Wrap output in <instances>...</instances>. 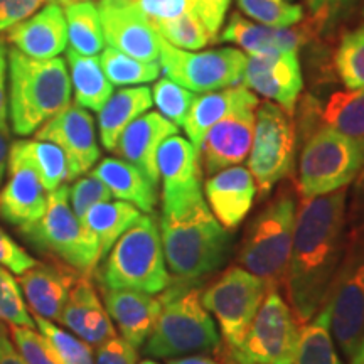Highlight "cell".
Listing matches in <instances>:
<instances>
[{
	"mask_svg": "<svg viewBox=\"0 0 364 364\" xmlns=\"http://www.w3.org/2000/svg\"><path fill=\"white\" fill-rule=\"evenodd\" d=\"M201 289L179 292L169 285L162 295V309L152 332L144 343V354L157 359H174L199 353H218L221 336L201 304Z\"/></svg>",
	"mask_w": 364,
	"mask_h": 364,
	"instance_id": "8992f818",
	"label": "cell"
},
{
	"mask_svg": "<svg viewBox=\"0 0 364 364\" xmlns=\"http://www.w3.org/2000/svg\"><path fill=\"white\" fill-rule=\"evenodd\" d=\"M322 124L364 145V88L338 91L321 110Z\"/></svg>",
	"mask_w": 364,
	"mask_h": 364,
	"instance_id": "e575fe53",
	"label": "cell"
},
{
	"mask_svg": "<svg viewBox=\"0 0 364 364\" xmlns=\"http://www.w3.org/2000/svg\"><path fill=\"white\" fill-rule=\"evenodd\" d=\"M349 361H351V364H364V336H363L361 343H359L358 351L354 353V356L349 359Z\"/></svg>",
	"mask_w": 364,
	"mask_h": 364,
	"instance_id": "9f6ffc18",
	"label": "cell"
},
{
	"mask_svg": "<svg viewBox=\"0 0 364 364\" xmlns=\"http://www.w3.org/2000/svg\"><path fill=\"white\" fill-rule=\"evenodd\" d=\"M348 188L300 198L285 277L289 306L300 326L321 311L346 248Z\"/></svg>",
	"mask_w": 364,
	"mask_h": 364,
	"instance_id": "6da1fadb",
	"label": "cell"
},
{
	"mask_svg": "<svg viewBox=\"0 0 364 364\" xmlns=\"http://www.w3.org/2000/svg\"><path fill=\"white\" fill-rule=\"evenodd\" d=\"M292 364H343L331 332L329 311L322 306L316 316L300 326Z\"/></svg>",
	"mask_w": 364,
	"mask_h": 364,
	"instance_id": "1f68e13d",
	"label": "cell"
},
{
	"mask_svg": "<svg viewBox=\"0 0 364 364\" xmlns=\"http://www.w3.org/2000/svg\"><path fill=\"white\" fill-rule=\"evenodd\" d=\"M136 364H161V363L154 361V359H144V361H140V363H136Z\"/></svg>",
	"mask_w": 364,
	"mask_h": 364,
	"instance_id": "91938a15",
	"label": "cell"
},
{
	"mask_svg": "<svg viewBox=\"0 0 364 364\" xmlns=\"http://www.w3.org/2000/svg\"><path fill=\"white\" fill-rule=\"evenodd\" d=\"M321 103L306 97L299 107V198H314L348 188L364 167V145L322 124Z\"/></svg>",
	"mask_w": 364,
	"mask_h": 364,
	"instance_id": "7a4b0ae2",
	"label": "cell"
},
{
	"mask_svg": "<svg viewBox=\"0 0 364 364\" xmlns=\"http://www.w3.org/2000/svg\"><path fill=\"white\" fill-rule=\"evenodd\" d=\"M34 322L41 334L53 346L63 364H95L91 346L81 341L78 336L61 329L49 318L34 316Z\"/></svg>",
	"mask_w": 364,
	"mask_h": 364,
	"instance_id": "ab89813d",
	"label": "cell"
},
{
	"mask_svg": "<svg viewBox=\"0 0 364 364\" xmlns=\"http://www.w3.org/2000/svg\"><path fill=\"white\" fill-rule=\"evenodd\" d=\"M90 174L98 177L110 189L112 198L125 201L150 215L157 206V188L144 172L124 159L107 157L91 169Z\"/></svg>",
	"mask_w": 364,
	"mask_h": 364,
	"instance_id": "83f0119b",
	"label": "cell"
},
{
	"mask_svg": "<svg viewBox=\"0 0 364 364\" xmlns=\"http://www.w3.org/2000/svg\"><path fill=\"white\" fill-rule=\"evenodd\" d=\"M11 336L27 364H63L49 341L36 332L34 327L11 326Z\"/></svg>",
	"mask_w": 364,
	"mask_h": 364,
	"instance_id": "7bdbcfd3",
	"label": "cell"
},
{
	"mask_svg": "<svg viewBox=\"0 0 364 364\" xmlns=\"http://www.w3.org/2000/svg\"><path fill=\"white\" fill-rule=\"evenodd\" d=\"M100 65L113 86L150 83V81H156L162 71L159 61H140L129 54L120 53L112 46L105 48L100 54Z\"/></svg>",
	"mask_w": 364,
	"mask_h": 364,
	"instance_id": "8d00e7d4",
	"label": "cell"
},
{
	"mask_svg": "<svg viewBox=\"0 0 364 364\" xmlns=\"http://www.w3.org/2000/svg\"><path fill=\"white\" fill-rule=\"evenodd\" d=\"M68 41L73 51L83 56H97L105 49V36L98 7L93 2H78L65 7Z\"/></svg>",
	"mask_w": 364,
	"mask_h": 364,
	"instance_id": "836d02e7",
	"label": "cell"
},
{
	"mask_svg": "<svg viewBox=\"0 0 364 364\" xmlns=\"http://www.w3.org/2000/svg\"><path fill=\"white\" fill-rule=\"evenodd\" d=\"M9 117L16 135L34 134L71 105V78L65 59H34L7 51Z\"/></svg>",
	"mask_w": 364,
	"mask_h": 364,
	"instance_id": "277c9868",
	"label": "cell"
},
{
	"mask_svg": "<svg viewBox=\"0 0 364 364\" xmlns=\"http://www.w3.org/2000/svg\"><path fill=\"white\" fill-rule=\"evenodd\" d=\"M34 139L56 144L70 164V179L93 169L100 159L95 120L80 105H68L63 112L36 130Z\"/></svg>",
	"mask_w": 364,
	"mask_h": 364,
	"instance_id": "2e32d148",
	"label": "cell"
},
{
	"mask_svg": "<svg viewBox=\"0 0 364 364\" xmlns=\"http://www.w3.org/2000/svg\"><path fill=\"white\" fill-rule=\"evenodd\" d=\"M58 322L95 348L117 336L115 326L98 297L91 275H83V273L71 287Z\"/></svg>",
	"mask_w": 364,
	"mask_h": 364,
	"instance_id": "603a6c76",
	"label": "cell"
},
{
	"mask_svg": "<svg viewBox=\"0 0 364 364\" xmlns=\"http://www.w3.org/2000/svg\"><path fill=\"white\" fill-rule=\"evenodd\" d=\"M105 201H112L110 189L93 174L81 177L70 188L71 209L80 220H83V216L95 204Z\"/></svg>",
	"mask_w": 364,
	"mask_h": 364,
	"instance_id": "ee69618b",
	"label": "cell"
},
{
	"mask_svg": "<svg viewBox=\"0 0 364 364\" xmlns=\"http://www.w3.org/2000/svg\"><path fill=\"white\" fill-rule=\"evenodd\" d=\"M54 2H58L61 7H68L71 6V4H78V2H91V0H54Z\"/></svg>",
	"mask_w": 364,
	"mask_h": 364,
	"instance_id": "6f0895ef",
	"label": "cell"
},
{
	"mask_svg": "<svg viewBox=\"0 0 364 364\" xmlns=\"http://www.w3.org/2000/svg\"><path fill=\"white\" fill-rule=\"evenodd\" d=\"M0 321L9 326L36 327L34 317L26 306L19 284L2 265H0Z\"/></svg>",
	"mask_w": 364,
	"mask_h": 364,
	"instance_id": "b9f144b4",
	"label": "cell"
},
{
	"mask_svg": "<svg viewBox=\"0 0 364 364\" xmlns=\"http://www.w3.org/2000/svg\"><path fill=\"white\" fill-rule=\"evenodd\" d=\"M300 324L279 289H268L240 346L220 351L225 364H292Z\"/></svg>",
	"mask_w": 364,
	"mask_h": 364,
	"instance_id": "30bf717a",
	"label": "cell"
},
{
	"mask_svg": "<svg viewBox=\"0 0 364 364\" xmlns=\"http://www.w3.org/2000/svg\"><path fill=\"white\" fill-rule=\"evenodd\" d=\"M166 265L179 284H193L216 272L228 258L231 236L201 199L179 215L159 218Z\"/></svg>",
	"mask_w": 364,
	"mask_h": 364,
	"instance_id": "3957f363",
	"label": "cell"
},
{
	"mask_svg": "<svg viewBox=\"0 0 364 364\" xmlns=\"http://www.w3.org/2000/svg\"><path fill=\"white\" fill-rule=\"evenodd\" d=\"M177 130L179 127H176L161 113L145 112L124 130L113 152H117L120 159L142 171L144 176L159 188V145L167 136L177 134Z\"/></svg>",
	"mask_w": 364,
	"mask_h": 364,
	"instance_id": "cb8c5ba5",
	"label": "cell"
},
{
	"mask_svg": "<svg viewBox=\"0 0 364 364\" xmlns=\"http://www.w3.org/2000/svg\"><path fill=\"white\" fill-rule=\"evenodd\" d=\"M81 273L66 263L49 258L21 273L17 284L34 316L59 321L71 287Z\"/></svg>",
	"mask_w": 364,
	"mask_h": 364,
	"instance_id": "44dd1931",
	"label": "cell"
},
{
	"mask_svg": "<svg viewBox=\"0 0 364 364\" xmlns=\"http://www.w3.org/2000/svg\"><path fill=\"white\" fill-rule=\"evenodd\" d=\"M295 194L292 182H284L250 221L240 245L238 265L265 282L267 289L280 290L285 284L297 216Z\"/></svg>",
	"mask_w": 364,
	"mask_h": 364,
	"instance_id": "5b68a950",
	"label": "cell"
},
{
	"mask_svg": "<svg viewBox=\"0 0 364 364\" xmlns=\"http://www.w3.org/2000/svg\"><path fill=\"white\" fill-rule=\"evenodd\" d=\"M17 152L27 159V162L38 172L41 182L48 193L56 191L70 179V164L56 144L46 140H17L12 144Z\"/></svg>",
	"mask_w": 364,
	"mask_h": 364,
	"instance_id": "d6a6232c",
	"label": "cell"
},
{
	"mask_svg": "<svg viewBox=\"0 0 364 364\" xmlns=\"http://www.w3.org/2000/svg\"><path fill=\"white\" fill-rule=\"evenodd\" d=\"M255 110L257 108H241L208 130L199 145L204 174L213 176L226 167L240 166L250 156L255 134Z\"/></svg>",
	"mask_w": 364,
	"mask_h": 364,
	"instance_id": "ffe728a7",
	"label": "cell"
},
{
	"mask_svg": "<svg viewBox=\"0 0 364 364\" xmlns=\"http://www.w3.org/2000/svg\"><path fill=\"white\" fill-rule=\"evenodd\" d=\"M44 0H0V33L29 19Z\"/></svg>",
	"mask_w": 364,
	"mask_h": 364,
	"instance_id": "681fc988",
	"label": "cell"
},
{
	"mask_svg": "<svg viewBox=\"0 0 364 364\" xmlns=\"http://www.w3.org/2000/svg\"><path fill=\"white\" fill-rule=\"evenodd\" d=\"M103 306L122 338L139 349L156 326L162 309L161 297L129 289L100 287Z\"/></svg>",
	"mask_w": 364,
	"mask_h": 364,
	"instance_id": "d4e9b609",
	"label": "cell"
},
{
	"mask_svg": "<svg viewBox=\"0 0 364 364\" xmlns=\"http://www.w3.org/2000/svg\"><path fill=\"white\" fill-rule=\"evenodd\" d=\"M243 83L268 102L294 115L302 93V70L295 51H272L253 54L245 68Z\"/></svg>",
	"mask_w": 364,
	"mask_h": 364,
	"instance_id": "e0dca14e",
	"label": "cell"
},
{
	"mask_svg": "<svg viewBox=\"0 0 364 364\" xmlns=\"http://www.w3.org/2000/svg\"><path fill=\"white\" fill-rule=\"evenodd\" d=\"M324 24L316 17L300 21V26L272 27L245 19L240 12H233L220 34L223 43L240 46L250 56L272 51H295L316 39L324 29Z\"/></svg>",
	"mask_w": 364,
	"mask_h": 364,
	"instance_id": "ac0fdd59",
	"label": "cell"
},
{
	"mask_svg": "<svg viewBox=\"0 0 364 364\" xmlns=\"http://www.w3.org/2000/svg\"><path fill=\"white\" fill-rule=\"evenodd\" d=\"M17 233L39 253L66 263L83 275H93L102 260L97 240L71 209L68 184L49 193L44 215L17 228Z\"/></svg>",
	"mask_w": 364,
	"mask_h": 364,
	"instance_id": "ba28073f",
	"label": "cell"
},
{
	"mask_svg": "<svg viewBox=\"0 0 364 364\" xmlns=\"http://www.w3.org/2000/svg\"><path fill=\"white\" fill-rule=\"evenodd\" d=\"M105 43L145 63L159 61L161 36L134 0H98Z\"/></svg>",
	"mask_w": 364,
	"mask_h": 364,
	"instance_id": "9a60e30c",
	"label": "cell"
},
{
	"mask_svg": "<svg viewBox=\"0 0 364 364\" xmlns=\"http://www.w3.org/2000/svg\"><path fill=\"white\" fill-rule=\"evenodd\" d=\"M260 100L247 86H230V88L208 91L206 95L196 97L189 115L184 122V132L188 139L199 149L208 130L223 118L241 108H257Z\"/></svg>",
	"mask_w": 364,
	"mask_h": 364,
	"instance_id": "4316f807",
	"label": "cell"
},
{
	"mask_svg": "<svg viewBox=\"0 0 364 364\" xmlns=\"http://www.w3.org/2000/svg\"><path fill=\"white\" fill-rule=\"evenodd\" d=\"M267 290L265 282L240 265L226 268L201 290V304L220 324L223 351L240 346Z\"/></svg>",
	"mask_w": 364,
	"mask_h": 364,
	"instance_id": "7c38bea8",
	"label": "cell"
},
{
	"mask_svg": "<svg viewBox=\"0 0 364 364\" xmlns=\"http://www.w3.org/2000/svg\"><path fill=\"white\" fill-rule=\"evenodd\" d=\"M103 260L97 270L100 287L161 294L171 285L159 221L150 215L140 216Z\"/></svg>",
	"mask_w": 364,
	"mask_h": 364,
	"instance_id": "52a82bcc",
	"label": "cell"
},
{
	"mask_svg": "<svg viewBox=\"0 0 364 364\" xmlns=\"http://www.w3.org/2000/svg\"><path fill=\"white\" fill-rule=\"evenodd\" d=\"M332 70L344 88H364V26L344 31L332 54Z\"/></svg>",
	"mask_w": 364,
	"mask_h": 364,
	"instance_id": "d590c367",
	"label": "cell"
},
{
	"mask_svg": "<svg viewBox=\"0 0 364 364\" xmlns=\"http://www.w3.org/2000/svg\"><path fill=\"white\" fill-rule=\"evenodd\" d=\"M230 6L231 0H193V11L201 19L215 44L220 41V31Z\"/></svg>",
	"mask_w": 364,
	"mask_h": 364,
	"instance_id": "f6af8a7d",
	"label": "cell"
},
{
	"mask_svg": "<svg viewBox=\"0 0 364 364\" xmlns=\"http://www.w3.org/2000/svg\"><path fill=\"white\" fill-rule=\"evenodd\" d=\"M9 135L0 132V186L4 182V176H6L7 161H9Z\"/></svg>",
	"mask_w": 364,
	"mask_h": 364,
	"instance_id": "11a10c76",
	"label": "cell"
},
{
	"mask_svg": "<svg viewBox=\"0 0 364 364\" xmlns=\"http://www.w3.org/2000/svg\"><path fill=\"white\" fill-rule=\"evenodd\" d=\"M139 363V354L136 348H134L129 341L124 338L113 336L103 344L97 348V356L95 364H136Z\"/></svg>",
	"mask_w": 364,
	"mask_h": 364,
	"instance_id": "c3c4849f",
	"label": "cell"
},
{
	"mask_svg": "<svg viewBox=\"0 0 364 364\" xmlns=\"http://www.w3.org/2000/svg\"><path fill=\"white\" fill-rule=\"evenodd\" d=\"M167 364H223V363L216 361V359L209 356H203V354H193V356L167 359Z\"/></svg>",
	"mask_w": 364,
	"mask_h": 364,
	"instance_id": "db71d44e",
	"label": "cell"
},
{
	"mask_svg": "<svg viewBox=\"0 0 364 364\" xmlns=\"http://www.w3.org/2000/svg\"><path fill=\"white\" fill-rule=\"evenodd\" d=\"M142 211L125 201H105L95 204L88 213L83 216V223L86 230L97 240L100 255L103 257L110 252L117 240L134 226Z\"/></svg>",
	"mask_w": 364,
	"mask_h": 364,
	"instance_id": "f546056e",
	"label": "cell"
},
{
	"mask_svg": "<svg viewBox=\"0 0 364 364\" xmlns=\"http://www.w3.org/2000/svg\"><path fill=\"white\" fill-rule=\"evenodd\" d=\"M152 100L162 117H166L176 127H182L189 115L196 95L194 91L177 85L171 78H162L154 85Z\"/></svg>",
	"mask_w": 364,
	"mask_h": 364,
	"instance_id": "60d3db41",
	"label": "cell"
},
{
	"mask_svg": "<svg viewBox=\"0 0 364 364\" xmlns=\"http://www.w3.org/2000/svg\"><path fill=\"white\" fill-rule=\"evenodd\" d=\"M152 90L147 86L122 88L113 93L98 112L100 140L107 150L113 152L118 139L135 118L152 108Z\"/></svg>",
	"mask_w": 364,
	"mask_h": 364,
	"instance_id": "f1b7e54d",
	"label": "cell"
},
{
	"mask_svg": "<svg viewBox=\"0 0 364 364\" xmlns=\"http://www.w3.org/2000/svg\"><path fill=\"white\" fill-rule=\"evenodd\" d=\"M324 306L329 311L332 338L351 359L364 336V221L346 236L343 260Z\"/></svg>",
	"mask_w": 364,
	"mask_h": 364,
	"instance_id": "9c48e42d",
	"label": "cell"
},
{
	"mask_svg": "<svg viewBox=\"0 0 364 364\" xmlns=\"http://www.w3.org/2000/svg\"><path fill=\"white\" fill-rule=\"evenodd\" d=\"M297 125L292 115L273 102H260L255 110V134L248 156L252 172L260 196L270 194L279 182L294 171Z\"/></svg>",
	"mask_w": 364,
	"mask_h": 364,
	"instance_id": "8fae6325",
	"label": "cell"
},
{
	"mask_svg": "<svg viewBox=\"0 0 364 364\" xmlns=\"http://www.w3.org/2000/svg\"><path fill=\"white\" fill-rule=\"evenodd\" d=\"M208 206L223 228L235 231L252 211L258 191L247 167L231 166L203 182Z\"/></svg>",
	"mask_w": 364,
	"mask_h": 364,
	"instance_id": "7402d4cb",
	"label": "cell"
},
{
	"mask_svg": "<svg viewBox=\"0 0 364 364\" xmlns=\"http://www.w3.org/2000/svg\"><path fill=\"white\" fill-rule=\"evenodd\" d=\"M150 22L172 21L193 9V0H134Z\"/></svg>",
	"mask_w": 364,
	"mask_h": 364,
	"instance_id": "bcb514c9",
	"label": "cell"
},
{
	"mask_svg": "<svg viewBox=\"0 0 364 364\" xmlns=\"http://www.w3.org/2000/svg\"><path fill=\"white\" fill-rule=\"evenodd\" d=\"M7 41L29 58H56L68 44V24L61 6L58 2L48 4L41 12L11 27Z\"/></svg>",
	"mask_w": 364,
	"mask_h": 364,
	"instance_id": "484cf974",
	"label": "cell"
},
{
	"mask_svg": "<svg viewBox=\"0 0 364 364\" xmlns=\"http://www.w3.org/2000/svg\"><path fill=\"white\" fill-rule=\"evenodd\" d=\"M2 334H7V327H4L2 321H0V336H2Z\"/></svg>",
	"mask_w": 364,
	"mask_h": 364,
	"instance_id": "94428289",
	"label": "cell"
},
{
	"mask_svg": "<svg viewBox=\"0 0 364 364\" xmlns=\"http://www.w3.org/2000/svg\"><path fill=\"white\" fill-rule=\"evenodd\" d=\"M38 260L31 257L17 241H14L6 231L0 228V265L6 267L9 272L21 275L31 267H34Z\"/></svg>",
	"mask_w": 364,
	"mask_h": 364,
	"instance_id": "7dc6e473",
	"label": "cell"
},
{
	"mask_svg": "<svg viewBox=\"0 0 364 364\" xmlns=\"http://www.w3.org/2000/svg\"><path fill=\"white\" fill-rule=\"evenodd\" d=\"M0 364H27L17 348H14L9 334L0 336Z\"/></svg>",
	"mask_w": 364,
	"mask_h": 364,
	"instance_id": "f5cc1de1",
	"label": "cell"
},
{
	"mask_svg": "<svg viewBox=\"0 0 364 364\" xmlns=\"http://www.w3.org/2000/svg\"><path fill=\"white\" fill-rule=\"evenodd\" d=\"M7 46L0 39V132L9 135V100H7Z\"/></svg>",
	"mask_w": 364,
	"mask_h": 364,
	"instance_id": "816d5d0a",
	"label": "cell"
},
{
	"mask_svg": "<svg viewBox=\"0 0 364 364\" xmlns=\"http://www.w3.org/2000/svg\"><path fill=\"white\" fill-rule=\"evenodd\" d=\"M356 2L358 0H306V6L312 17H316L317 21L327 26L334 17H338L341 12L348 11Z\"/></svg>",
	"mask_w": 364,
	"mask_h": 364,
	"instance_id": "f907efd6",
	"label": "cell"
},
{
	"mask_svg": "<svg viewBox=\"0 0 364 364\" xmlns=\"http://www.w3.org/2000/svg\"><path fill=\"white\" fill-rule=\"evenodd\" d=\"M71 70V85L75 102L88 110L100 112L113 95V85L108 81L97 56H83L70 48L66 53Z\"/></svg>",
	"mask_w": 364,
	"mask_h": 364,
	"instance_id": "4dcf8cb0",
	"label": "cell"
},
{
	"mask_svg": "<svg viewBox=\"0 0 364 364\" xmlns=\"http://www.w3.org/2000/svg\"><path fill=\"white\" fill-rule=\"evenodd\" d=\"M358 189L364 194V167H363L361 174H359V177H358Z\"/></svg>",
	"mask_w": 364,
	"mask_h": 364,
	"instance_id": "680465c9",
	"label": "cell"
},
{
	"mask_svg": "<svg viewBox=\"0 0 364 364\" xmlns=\"http://www.w3.org/2000/svg\"><path fill=\"white\" fill-rule=\"evenodd\" d=\"M240 11L258 24L290 27L304 21V9L289 0H236Z\"/></svg>",
	"mask_w": 364,
	"mask_h": 364,
	"instance_id": "f35d334b",
	"label": "cell"
},
{
	"mask_svg": "<svg viewBox=\"0 0 364 364\" xmlns=\"http://www.w3.org/2000/svg\"><path fill=\"white\" fill-rule=\"evenodd\" d=\"M159 182H162V215H179L204 199L199 149L181 135L167 136L157 150Z\"/></svg>",
	"mask_w": 364,
	"mask_h": 364,
	"instance_id": "5bb4252c",
	"label": "cell"
},
{
	"mask_svg": "<svg viewBox=\"0 0 364 364\" xmlns=\"http://www.w3.org/2000/svg\"><path fill=\"white\" fill-rule=\"evenodd\" d=\"M150 24L166 43L174 48L186 49V51H196V49L206 48L208 44H215L193 9L177 19L150 22Z\"/></svg>",
	"mask_w": 364,
	"mask_h": 364,
	"instance_id": "74e56055",
	"label": "cell"
},
{
	"mask_svg": "<svg viewBox=\"0 0 364 364\" xmlns=\"http://www.w3.org/2000/svg\"><path fill=\"white\" fill-rule=\"evenodd\" d=\"M9 179L0 189V218L19 228L39 220L48 208L49 193L38 172L16 149H9Z\"/></svg>",
	"mask_w": 364,
	"mask_h": 364,
	"instance_id": "d6986e66",
	"label": "cell"
},
{
	"mask_svg": "<svg viewBox=\"0 0 364 364\" xmlns=\"http://www.w3.org/2000/svg\"><path fill=\"white\" fill-rule=\"evenodd\" d=\"M248 58L235 48L194 53L179 49L161 38V63L167 78L194 93H208L243 81Z\"/></svg>",
	"mask_w": 364,
	"mask_h": 364,
	"instance_id": "4fadbf2b",
	"label": "cell"
}]
</instances>
